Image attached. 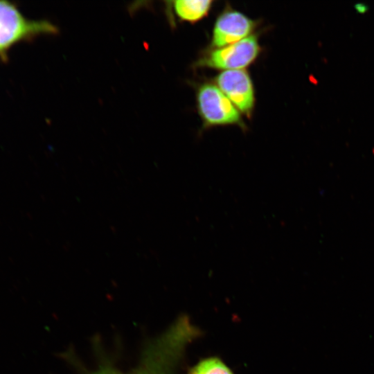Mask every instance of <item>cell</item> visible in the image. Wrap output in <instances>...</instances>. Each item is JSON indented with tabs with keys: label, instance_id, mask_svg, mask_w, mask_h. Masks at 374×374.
I'll use <instances>...</instances> for the list:
<instances>
[{
	"label": "cell",
	"instance_id": "6da1fadb",
	"mask_svg": "<svg viewBox=\"0 0 374 374\" xmlns=\"http://www.w3.org/2000/svg\"><path fill=\"white\" fill-rule=\"evenodd\" d=\"M57 32V26L51 22L28 19L15 3L0 1V59L3 62L8 60V51L18 42Z\"/></svg>",
	"mask_w": 374,
	"mask_h": 374
},
{
	"label": "cell",
	"instance_id": "7a4b0ae2",
	"mask_svg": "<svg viewBox=\"0 0 374 374\" xmlns=\"http://www.w3.org/2000/svg\"><path fill=\"white\" fill-rule=\"evenodd\" d=\"M187 344L185 337L174 330H168L150 345L141 365L131 374H172L173 370ZM93 374H121L105 366Z\"/></svg>",
	"mask_w": 374,
	"mask_h": 374
},
{
	"label": "cell",
	"instance_id": "3957f363",
	"mask_svg": "<svg viewBox=\"0 0 374 374\" xmlns=\"http://www.w3.org/2000/svg\"><path fill=\"white\" fill-rule=\"evenodd\" d=\"M197 105L206 126L243 124L238 109L216 84L206 83L199 87Z\"/></svg>",
	"mask_w": 374,
	"mask_h": 374
},
{
	"label": "cell",
	"instance_id": "277c9868",
	"mask_svg": "<svg viewBox=\"0 0 374 374\" xmlns=\"http://www.w3.org/2000/svg\"><path fill=\"white\" fill-rule=\"evenodd\" d=\"M259 52L258 38L251 35L234 44L215 48L199 60V65L223 71L243 69L256 59Z\"/></svg>",
	"mask_w": 374,
	"mask_h": 374
},
{
	"label": "cell",
	"instance_id": "5b68a950",
	"mask_svg": "<svg viewBox=\"0 0 374 374\" xmlns=\"http://www.w3.org/2000/svg\"><path fill=\"white\" fill-rule=\"evenodd\" d=\"M217 87L240 112L249 115L255 103L254 89L244 69L223 71L215 78Z\"/></svg>",
	"mask_w": 374,
	"mask_h": 374
},
{
	"label": "cell",
	"instance_id": "8992f818",
	"mask_svg": "<svg viewBox=\"0 0 374 374\" xmlns=\"http://www.w3.org/2000/svg\"><path fill=\"white\" fill-rule=\"evenodd\" d=\"M255 28V22L243 13L229 10L216 19L212 34L211 46L222 48L249 36Z\"/></svg>",
	"mask_w": 374,
	"mask_h": 374
},
{
	"label": "cell",
	"instance_id": "52a82bcc",
	"mask_svg": "<svg viewBox=\"0 0 374 374\" xmlns=\"http://www.w3.org/2000/svg\"><path fill=\"white\" fill-rule=\"evenodd\" d=\"M212 3L210 0H178L172 1V6L181 20L196 22L207 15Z\"/></svg>",
	"mask_w": 374,
	"mask_h": 374
},
{
	"label": "cell",
	"instance_id": "ba28073f",
	"mask_svg": "<svg viewBox=\"0 0 374 374\" xmlns=\"http://www.w3.org/2000/svg\"><path fill=\"white\" fill-rule=\"evenodd\" d=\"M188 374H233L218 358L211 357L202 360L194 366Z\"/></svg>",
	"mask_w": 374,
	"mask_h": 374
}]
</instances>
